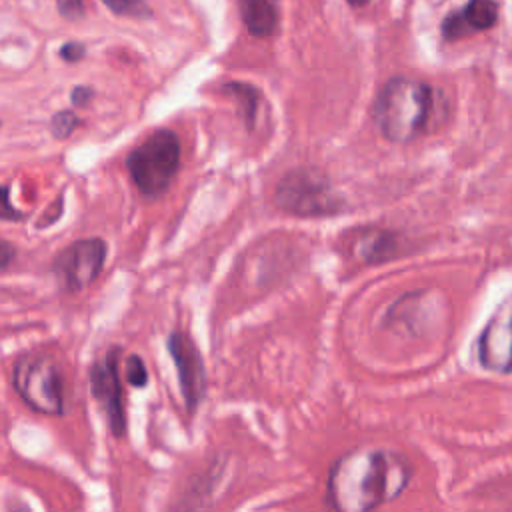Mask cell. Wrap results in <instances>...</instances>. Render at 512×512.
Returning a JSON list of instances; mask_svg holds the SVG:
<instances>
[{
  "mask_svg": "<svg viewBox=\"0 0 512 512\" xmlns=\"http://www.w3.org/2000/svg\"><path fill=\"white\" fill-rule=\"evenodd\" d=\"M412 466L396 450L358 446L330 466L326 504L340 512H366L396 500L410 484Z\"/></svg>",
  "mask_w": 512,
  "mask_h": 512,
  "instance_id": "6da1fadb",
  "label": "cell"
},
{
  "mask_svg": "<svg viewBox=\"0 0 512 512\" xmlns=\"http://www.w3.org/2000/svg\"><path fill=\"white\" fill-rule=\"evenodd\" d=\"M434 110L436 92L430 84L408 76H394L376 94L372 120L388 142L408 144L428 132Z\"/></svg>",
  "mask_w": 512,
  "mask_h": 512,
  "instance_id": "7a4b0ae2",
  "label": "cell"
},
{
  "mask_svg": "<svg viewBox=\"0 0 512 512\" xmlns=\"http://www.w3.org/2000/svg\"><path fill=\"white\" fill-rule=\"evenodd\" d=\"M182 144L174 130L156 128L126 156V170L144 198L162 196L180 172Z\"/></svg>",
  "mask_w": 512,
  "mask_h": 512,
  "instance_id": "3957f363",
  "label": "cell"
},
{
  "mask_svg": "<svg viewBox=\"0 0 512 512\" xmlns=\"http://www.w3.org/2000/svg\"><path fill=\"white\" fill-rule=\"evenodd\" d=\"M274 204L298 218H326L346 210V200L338 194L328 176L310 166L288 170L276 184Z\"/></svg>",
  "mask_w": 512,
  "mask_h": 512,
  "instance_id": "277c9868",
  "label": "cell"
},
{
  "mask_svg": "<svg viewBox=\"0 0 512 512\" xmlns=\"http://www.w3.org/2000/svg\"><path fill=\"white\" fill-rule=\"evenodd\" d=\"M12 386L20 400L38 414L62 416L66 412L62 372L44 352H26L16 358Z\"/></svg>",
  "mask_w": 512,
  "mask_h": 512,
  "instance_id": "5b68a950",
  "label": "cell"
},
{
  "mask_svg": "<svg viewBox=\"0 0 512 512\" xmlns=\"http://www.w3.org/2000/svg\"><path fill=\"white\" fill-rule=\"evenodd\" d=\"M108 256V244L102 238H78L64 246L52 260V274L66 292H80L100 276Z\"/></svg>",
  "mask_w": 512,
  "mask_h": 512,
  "instance_id": "8992f818",
  "label": "cell"
},
{
  "mask_svg": "<svg viewBox=\"0 0 512 512\" xmlns=\"http://www.w3.org/2000/svg\"><path fill=\"white\" fill-rule=\"evenodd\" d=\"M120 348L112 346L102 358H96L90 366L88 382L94 402L100 406L108 430L114 438H122L126 432V410H124V392L118 374Z\"/></svg>",
  "mask_w": 512,
  "mask_h": 512,
  "instance_id": "52a82bcc",
  "label": "cell"
},
{
  "mask_svg": "<svg viewBox=\"0 0 512 512\" xmlns=\"http://www.w3.org/2000/svg\"><path fill=\"white\" fill-rule=\"evenodd\" d=\"M168 354L176 366L180 394L186 412L192 416L206 394V368L196 342L182 330H172L166 338Z\"/></svg>",
  "mask_w": 512,
  "mask_h": 512,
  "instance_id": "ba28073f",
  "label": "cell"
},
{
  "mask_svg": "<svg viewBox=\"0 0 512 512\" xmlns=\"http://www.w3.org/2000/svg\"><path fill=\"white\" fill-rule=\"evenodd\" d=\"M476 358L484 370L512 374V298L504 300L480 330Z\"/></svg>",
  "mask_w": 512,
  "mask_h": 512,
  "instance_id": "9c48e42d",
  "label": "cell"
},
{
  "mask_svg": "<svg viewBox=\"0 0 512 512\" xmlns=\"http://www.w3.org/2000/svg\"><path fill=\"white\" fill-rule=\"evenodd\" d=\"M498 6L494 0H468V4L442 22V34L446 40H458L468 34L488 30L496 24Z\"/></svg>",
  "mask_w": 512,
  "mask_h": 512,
  "instance_id": "30bf717a",
  "label": "cell"
},
{
  "mask_svg": "<svg viewBox=\"0 0 512 512\" xmlns=\"http://www.w3.org/2000/svg\"><path fill=\"white\" fill-rule=\"evenodd\" d=\"M398 250H400L398 236L386 228H362L360 232L354 234V240H352L354 256L368 266L384 264L396 258Z\"/></svg>",
  "mask_w": 512,
  "mask_h": 512,
  "instance_id": "8fae6325",
  "label": "cell"
},
{
  "mask_svg": "<svg viewBox=\"0 0 512 512\" xmlns=\"http://www.w3.org/2000/svg\"><path fill=\"white\" fill-rule=\"evenodd\" d=\"M246 30L256 38H268L278 26V0H238Z\"/></svg>",
  "mask_w": 512,
  "mask_h": 512,
  "instance_id": "7c38bea8",
  "label": "cell"
},
{
  "mask_svg": "<svg viewBox=\"0 0 512 512\" xmlns=\"http://www.w3.org/2000/svg\"><path fill=\"white\" fill-rule=\"evenodd\" d=\"M222 92L228 94L238 104L242 122H244L246 130L252 132L256 118H258L260 104H262V92L256 86L246 84V82H226L222 86Z\"/></svg>",
  "mask_w": 512,
  "mask_h": 512,
  "instance_id": "4fadbf2b",
  "label": "cell"
},
{
  "mask_svg": "<svg viewBox=\"0 0 512 512\" xmlns=\"http://www.w3.org/2000/svg\"><path fill=\"white\" fill-rule=\"evenodd\" d=\"M80 126V116L72 110H58L50 118V134L56 140H66L74 134V130Z\"/></svg>",
  "mask_w": 512,
  "mask_h": 512,
  "instance_id": "5bb4252c",
  "label": "cell"
},
{
  "mask_svg": "<svg viewBox=\"0 0 512 512\" xmlns=\"http://www.w3.org/2000/svg\"><path fill=\"white\" fill-rule=\"evenodd\" d=\"M106 8L118 16L128 18H150L152 10L146 0H102Z\"/></svg>",
  "mask_w": 512,
  "mask_h": 512,
  "instance_id": "9a60e30c",
  "label": "cell"
},
{
  "mask_svg": "<svg viewBox=\"0 0 512 512\" xmlns=\"http://www.w3.org/2000/svg\"><path fill=\"white\" fill-rule=\"evenodd\" d=\"M124 378L132 388H144L148 384V368L138 354H128L124 362Z\"/></svg>",
  "mask_w": 512,
  "mask_h": 512,
  "instance_id": "2e32d148",
  "label": "cell"
},
{
  "mask_svg": "<svg viewBox=\"0 0 512 512\" xmlns=\"http://www.w3.org/2000/svg\"><path fill=\"white\" fill-rule=\"evenodd\" d=\"M58 12L68 20H78L84 14L82 0H56Z\"/></svg>",
  "mask_w": 512,
  "mask_h": 512,
  "instance_id": "e0dca14e",
  "label": "cell"
},
{
  "mask_svg": "<svg viewBox=\"0 0 512 512\" xmlns=\"http://www.w3.org/2000/svg\"><path fill=\"white\" fill-rule=\"evenodd\" d=\"M86 54V48L80 44V42H66L62 48H60V56L66 60V62H78L80 58H84Z\"/></svg>",
  "mask_w": 512,
  "mask_h": 512,
  "instance_id": "ac0fdd59",
  "label": "cell"
},
{
  "mask_svg": "<svg viewBox=\"0 0 512 512\" xmlns=\"http://www.w3.org/2000/svg\"><path fill=\"white\" fill-rule=\"evenodd\" d=\"M94 98V90L90 86H74L72 94H70V100L74 106H80V108H86Z\"/></svg>",
  "mask_w": 512,
  "mask_h": 512,
  "instance_id": "d6986e66",
  "label": "cell"
},
{
  "mask_svg": "<svg viewBox=\"0 0 512 512\" xmlns=\"http://www.w3.org/2000/svg\"><path fill=\"white\" fill-rule=\"evenodd\" d=\"M22 212H18L12 204H10V188L4 186L2 188V220H22Z\"/></svg>",
  "mask_w": 512,
  "mask_h": 512,
  "instance_id": "ffe728a7",
  "label": "cell"
},
{
  "mask_svg": "<svg viewBox=\"0 0 512 512\" xmlns=\"http://www.w3.org/2000/svg\"><path fill=\"white\" fill-rule=\"evenodd\" d=\"M14 260H16V248L10 244V240H2L0 242V270L6 272Z\"/></svg>",
  "mask_w": 512,
  "mask_h": 512,
  "instance_id": "44dd1931",
  "label": "cell"
},
{
  "mask_svg": "<svg viewBox=\"0 0 512 512\" xmlns=\"http://www.w3.org/2000/svg\"><path fill=\"white\" fill-rule=\"evenodd\" d=\"M350 6H354V8H360V6H364V4H368L370 0H346Z\"/></svg>",
  "mask_w": 512,
  "mask_h": 512,
  "instance_id": "7402d4cb",
  "label": "cell"
}]
</instances>
